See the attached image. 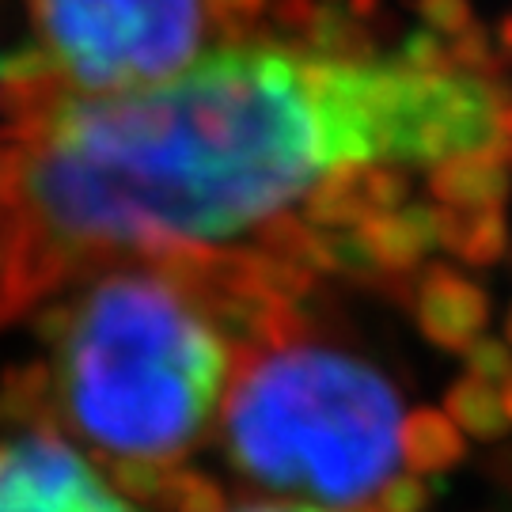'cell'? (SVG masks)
Returning a JSON list of instances; mask_svg holds the SVG:
<instances>
[{
	"label": "cell",
	"instance_id": "obj_1",
	"mask_svg": "<svg viewBox=\"0 0 512 512\" xmlns=\"http://www.w3.org/2000/svg\"><path fill=\"white\" fill-rule=\"evenodd\" d=\"M4 92L0 327L99 262L255 232L334 171L293 46H228L129 92Z\"/></svg>",
	"mask_w": 512,
	"mask_h": 512
},
{
	"label": "cell",
	"instance_id": "obj_2",
	"mask_svg": "<svg viewBox=\"0 0 512 512\" xmlns=\"http://www.w3.org/2000/svg\"><path fill=\"white\" fill-rule=\"evenodd\" d=\"M57 399L80 437L110 459H179L220 403L232 346L164 266L110 270L65 304Z\"/></svg>",
	"mask_w": 512,
	"mask_h": 512
},
{
	"label": "cell",
	"instance_id": "obj_3",
	"mask_svg": "<svg viewBox=\"0 0 512 512\" xmlns=\"http://www.w3.org/2000/svg\"><path fill=\"white\" fill-rule=\"evenodd\" d=\"M403 406L380 368L346 349L285 342L243 357L224 452L266 490L361 509L395 475Z\"/></svg>",
	"mask_w": 512,
	"mask_h": 512
},
{
	"label": "cell",
	"instance_id": "obj_4",
	"mask_svg": "<svg viewBox=\"0 0 512 512\" xmlns=\"http://www.w3.org/2000/svg\"><path fill=\"white\" fill-rule=\"evenodd\" d=\"M38 50L65 92H129L179 76L202 50L205 0H31Z\"/></svg>",
	"mask_w": 512,
	"mask_h": 512
},
{
	"label": "cell",
	"instance_id": "obj_5",
	"mask_svg": "<svg viewBox=\"0 0 512 512\" xmlns=\"http://www.w3.org/2000/svg\"><path fill=\"white\" fill-rule=\"evenodd\" d=\"M372 164L433 167L497 141V114L512 92L467 73H406L395 61L365 65Z\"/></svg>",
	"mask_w": 512,
	"mask_h": 512
},
{
	"label": "cell",
	"instance_id": "obj_6",
	"mask_svg": "<svg viewBox=\"0 0 512 512\" xmlns=\"http://www.w3.org/2000/svg\"><path fill=\"white\" fill-rule=\"evenodd\" d=\"M0 512H141L54 429L0 444Z\"/></svg>",
	"mask_w": 512,
	"mask_h": 512
},
{
	"label": "cell",
	"instance_id": "obj_7",
	"mask_svg": "<svg viewBox=\"0 0 512 512\" xmlns=\"http://www.w3.org/2000/svg\"><path fill=\"white\" fill-rule=\"evenodd\" d=\"M410 308H414L421 334L448 353H463L490 323L486 289L452 266H440V262L418 270Z\"/></svg>",
	"mask_w": 512,
	"mask_h": 512
},
{
	"label": "cell",
	"instance_id": "obj_8",
	"mask_svg": "<svg viewBox=\"0 0 512 512\" xmlns=\"http://www.w3.org/2000/svg\"><path fill=\"white\" fill-rule=\"evenodd\" d=\"M361 236L384 274H418L421 258L440 247V205L410 202L395 213H376L361 224Z\"/></svg>",
	"mask_w": 512,
	"mask_h": 512
},
{
	"label": "cell",
	"instance_id": "obj_9",
	"mask_svg": "<svg viewBox=\"0 0 512 512\" xmlns=\"http://www.w3.org/2000/svg\"><path fill=\"white\" fill-rule=\"evenodd\" d=\"M509 190L512 171L497 145L448 156L429 171V194L444 209H501Z\"/></svg>",
	"mask_w": 512,
	"mask_h": 512
},
{
	"label": "cell",
	"instance_id": "obj_10",
	"mask_svg": "<svg viewBox=\"0 0 512 512\" xmlns=\"http://www.w3.org/2000/svg\"><path fill=\"white\" fill-rule=\"evenodd\" d=\"M399 459L410 475H444L467 459V437L444 410L418 406L399 425Z\"/></svg>",
	"mask_w": 512,
	"mask_h": 512
},
{
	"label": "cell",
	"instance_id": "obj_11",
	"mask_svg": "<svg viewBox=\"0 0 512 512\" xmlns=\"http://www.w3.org/2000/svg\"><path fill=\"white\" fill-rule=\"evenodd\" d=\"M293 50L323 61H376L372 23H361L346 8V0H315L311 23Z\"/></svg>",
	"mask_w": 512,
	"mask_h": 512
},
{
	"label": "cell",
	"instance_id": "obj_12",
	"mask_svg": "<svg viewBox=\"0 0 512 512\" xmlns=\"http://www.w3.org/2000/svg\"><path fill=\"white\" fill-rule=\"evenodd\" d=\"M440 247L459 262L486 270L509 251V217L501 209H444L440 205Z\"/></svg>",
	"mask_w": 512,
	"mask_h": 512
},
{
	"label": "cell",
	"instance_id": "obj_13",
	"mask_svg": "<svg viewBox=\"0 0 512 512\" xmlns=\"http://www.w3.org/2000/svg\"><path fill=\"white\" fill-rule=\"evenodd\" d=\"M368 217H376L361 190V164L338 167L334 175L319 179L304 194V220L319 232H342V228H361Z\"/></svg>",
	"mask_w": 512,
	"mask_h": 512
},
{
	"label": "cell",
	"instance_id": "obj_14",
	"mask_svg": "<svg viewBox=\"0 0 512 512\" xmlns=\"http://www.w3.org/2000/svg\"><path fill=\"white\" fill-rule=\"evenodd\" d=\"M444 414L456 421L463 437L482 440V444H494L509 433V414L501 403V391L486 380H475V376H463L456 384H448Z\"/></svg>",
	"mask_w": 512,
	"mask_h": 512
},
{
	"label": "cell",
	"instance_id": "obj_15",
	"mask_svg": "<svg viewBox=\"0 0 512 512\" xmlns=\"http://www.w3.org/2000/svg\"><path fill=\"white\" fill-rule=\"evenodd\" d=\"M179 463H160V459H110L107 463V482L118 494L133 501V505H152L160 509V497L167 490V478Z\"/></svg>",
	"mask_w": 512,
	"mask_h": 512
},
{
	"label": "cell",
	"instance_id": "obj_16",
	"mask_svg": "<svg viewBox=\"0 0 512 512\" xmlns=\"http://www.w3.org/2000/svg\"><path fill=\"white\" fill-rule=\"evenodd\" d=\"M164 512H228V497L220 490V482L205 471L175 467L167 478V490L160 497Z\"/></svg>",
	"mask_w": 512,
	"mask_h": 512
},
{
	"label": "cell",
	"instance_id": "obj_17",
	"mask_svg": "<svg viewBox=\"0 0 512 512\" xmlns=\"http://www.w3.org/2000/svg\"><path fill=\"white\" fill-rule=\"evenodd\" d=\"M448 54H452L456 73L486 76V80H497V76H501V65H505V57L497 54L494 27H482L478 19L467 23L459 35L448 38Z\"/></svg>",
	"mask_w": 512,
	"mask_h": 512
},
{
	"label": "cell",
	"instance_id": "obj_18",
	"mask_svg": "<svg viewBox=\"0 0 512 512\" xmlns=\"http://www.w3.org/2000/svg\"><path fill=\"white\" fill-rule=\"evenodd\" d=\"M46 395H50V372L46 368H16L0 384V414L8 421L38 418V410L46 406Z\"/></svg>",
	"mask_w": 512,
	"mask_h": 512
},
{
	"label": "cell",
	"instance_id": "obj_19",
	"mask_svg": "<svg viewBox=\"0 0 512 512\" xmlns=\"http://www.w3.org/2000/svg\"><path fill=\"white\" fill-rule=\"evenodd\" d=\"M429 505H433V486L425 482V475H391L361 509L365 512H429Z\"/></svg>",
	"mask_w": 512,
	"mask_h": 512
},
{
	"label": "cell",
	"instance_id": "obj_20",
	"mask_svg": "<svg viewBox=\"0 0 512 512\" xmlns=\"http://www.w3.org/2000/svg\"><path fill=\"white\" fill-rule=\"evenodd\" d=\"M361 190L372 213H395L410 202V179L391 164H361Z\"/></svg>",
	"mask_w": 512,
	"mask_h": 512
},
{
	"label": "cell",
	"instance_id": "obj_21",
	"mask_svg": "<svg viewBox=\"0 0 512 512\" xmlns=\"http://www.w3.org/2000/svg\"><path fill=\"white\" fill-rule=\"evenodd\" d=\"M395 65H403L406 73H456L452 54H448V38H440L429 27H418L403 38Z\"/></svg>",
	"mask_w": 512,
	"mask_h": 512
},
{
	"label": "cell",
	"instance_id": "obj_22",
	"mask_svg": "<svg viewBox=\"0 0 512 512\" xmlns=\"http://www.w3.org/2000/svg\"><path fill=\"white\" fill-rule=\"evenodd\" d=\"M463 365H467V376L475 380H486V384H505L512 372V349L505 346V338H494V334H478L471 346L463 349Z\"/></svg>",
	"mask_w": 512,
	"mask_h": 512
},
{
	"label": "cell",
	"instance_id": "obj_23",
	"mask_svg": "<svg viewBox=\"0 0 512 512\" xmlns=\"http://www.w3.org/2000/svg\"><path fill=\"white\" fill-rule=\"evenodd\" d=\"M270 0H205L209 8V23H217L220 35L232 46H239V38H247V31H255V23L262 19Z\"/></svg>",
	"mask_w": 512,
	"mask_h": 512
},
{
	"label": "cell",
	"instance_id": "obj_24",
	"mask_svg": "<svg viewBox=\"0 0 512 512\" xmlns=\"http://www.w3.org/2000/svg\"><path fill=\"white\" fill-rule=\"evenodd\" d=\"M418 16L429 31H437L440 38L459 35L467 23H475V8L471 0H414Z\"/></svg>",
	"mask_w": 512,
	"mask_h": 512
},
{
	"label": "cell",
	"instance_id": "obj_25",
	"mask_svg": "<svg viewBox=\"0 0 512 512\" xmlns=\"http://www.w3.org/2000/svg\"><path fill=\"white\" fill-rule=\"evenodd\" d=\"M270 19H274L277 31L300 38L304 27L311 23V12H315V0H270Z\"/></svg>",
	"mask_w": 512,
	"mask_h": 512
},
{
	"label": "cell",
	"instance_id": "obj_26",
	"mask_svg": "<svg viewBox=\"0 0 512 512\" xmlns=\"http://www.w3.org/2000/svg\"><path fill=\"white\" fill-rule=\"evenodd\" d=\"M494 42H497V54L505 57V61H512V12L501 16V23H497V31H494Z\"/></svg>",
	"mask_w": 512,
	"mask_h": 512
},
{
	"label": "cell",
	"instance_id": "obj_27",
	"mask_svg": "<svg viewBox=\"0 0 512 512\" xmlns=\"http://www.w3.org/2000/svg\"><path fill=\"white\" fill-rule=\"evenodd\" d=\"M346 8L353 16L361 19V23H372V16H380V8H384V0H346Z\"/></svg>",
	"mask_w": 512,
	"mask_h": 512
},
{
	"label": "cell",
	"instance_id": "obj_28",
	"mask_svg": "<svg viewBox=\"0 0 512 512\" xmlns=\"http://www.w3.org/2000/svg\"><path fill=\"white\" fill-rule=\"evenodd\" d=\"M501 403H505V414H509V425H512V372L509 380H505V391H501Z\"/></svg>",
	"mask_w": 512,
	"mask_h": 512
},
{
	"label": "cell",
	"instance_id": "obj_29",
	"mask_svg": "<svg viewBox=\"0 0 512 512\" xmlns=\"http://www.w3.org/2000/svg\"><path fill=\"white\" fill-rule=\"evenodd\" d=\"M505 346L512 349V308H509V315H505Z\"/></svg>",
	"mask_w": 512,
	"mask_h": 512
},
{
	"label": "cell",
	"instance_id": "obj_30",
	"mask_svg": "<svg viewBox=\"0 0 512 512\" xmlns=\"http://www.w3.org/2000/svg\"><path fill=\"white\" fill-rule=\"evenodd\" d=\"M296 512H319V509H296Z\"/></svg>",
	"mask_w": 512,
	"mask_h": 512
}]
</instances>
